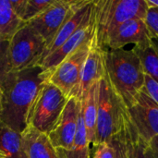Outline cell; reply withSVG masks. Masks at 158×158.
<instances>
[{
    "label": "cell",
    "instance_id": "1",
    "mask_svg": "<svg viewBox=\"0 0 158 158\" xmlns=\"http://www.w3.org/2000/svg\"><path fill=\"white\" fill-rule=\"evenodd\" d=\"M46 74L36 65L19 71L9 72L0 85L2 112L0 120L19 133L27 128L29 109Z\"/></svg>",
    "mask_w": 158,
    "mask_h": 158
},
{
    "label": "cell",
    "instance_id": "2",
    "mask_svg": "<svg viewBox=\"0 0 158 158\" xmlns=\"http://www.w3.org/2000/svg\"><path fill=\"white\" fill-rule=\"evenodd\" d=\"M105 77L125 106L129 108L144 86V70L131 49H105Z\"/></svg>",
    "mask_w": 158,
    "mask_h": 158
},
{
    "label": "cell",
    "instance_id": "3",
    "mask_svg": "<svg viewBox=\"0 0 158 158\" xmlns=\"http://www.w3.org/2000/svg\"><path fill=\"white\" fill-rule=\"evenodd\" d=\"M129 114L127 107L104 77L99 83L95 146L109 143L123 131Z\"/></svg>",
    "mask_w": 158,
    "mask_h": 158
},
{
    "label": "cell",
    "instance_id": "4",
    "mask_svg": "<svg viewBox=\"0 0 158 158\" xmlns=\"http://www.w3.org/2000/svg\"><path fill=\"white\" fill-rule=\"evenodd\" d=\"M148 10L145 0H95L94 37L101 47L104 40L121 24L133 19H144Z\"/></svg>",
    "mask_w": 158,
    "mask_h": 158
},
{
    "label": "cell",
    "instance_id": "5",
    "mask_svg": "<svg viewBox=\"0 0 158 158\" xmlns=\"http://www.w3.org/2000/svg\"><path fill=\"white\" fill-rule=\"evenodd\" d=\"M69 98L56 85L44 81L27 116V127L49 134L57 123Z\"/></svg>",
    "mask_w": 158,
    "mask_h": 158
},
{
    "label": "cell",
    "instance_id": "6",
    "mask_svg": "<svg viewBox=\"0 0 158 158\" xmlns=\"http://www.w3.org/2000/svg\"><path fill=\"white\" fill-rule=\"evenodd\" d=\"M46 44L28 24H24L9 41V72L19 71L39 64Z\"/></svg>",
    "mask_w": 158,
    "mask_h": 158
},
{
    "label": "cell",
    "instance_id": "7",
    "mask_svg": "<svg viewBox=\"0 0 158 158\" xmlns=\"http://www.w3.org/2000/svg\"><path fill=\"white\" fill-rule=\"evenodd\" d=\"M88 1L89 0H55L44 12L26 24L42 37L47 47L66 20Z\"/></svg>",
    "mask_w": 158,
    "mask_h": 158
},
{
    "label": "cell",
    "instance_id": "8",
    "mask_svg": "<svg viewBox=\"0 0 158 158\" xmlns=\"http://www.w3.org/2000/svg\"><path fill=\"white\" fill-rule=\"evenodd\" d=\"M92 41L93 39L65 58L53 70L45 73L46 81L56 85L68 98L73 97L78 88L81 70L92 46Z\"/></svg>",
    "mask_w": 158,
    "mask_h": 158
},
{
    "label": "cell",
    "instance_id": "9",
    "mask_svg": "<svg viewBox=\"0 0 158 158\" xmlns=\"http://www.w3.org/2000/svg\"><path fill=\"white\" fill-rule=\"evenodd\" d=\"M137 134L147 143L158 136V106L142 90L134 103L127 108Z\"/></svg>",
    "mask_w": 158,
    "mask_h": 158
},
{
    "label": "cell",
    "instance_id": "10",
    "mask_svg": "<svg viewBox=\"0 0 158 158\" xmlns=\"http://www.w3.org/2000/svg\"><path fill=\"white\" fill-rule=\"evenodd\" d=\"M81 103L75 97L69 98L67 105L48 138L56 150L69 151L74 143Z\"/></svg>",
    "mask_w": 158,
    "mask_h": 158
},
{
    "label": "cell",
    "instance_id": "11",
    "mask_svg": "<svg viewBox=\"0 0 158 158\" xmlns=\"http://www.w3.org/2000/svg\"><path fill=\"white\" fill-rule=\"evenodd\" d=\"M94 33L95 21L94 15V17L90 20L86 21L82 26H81L76 31V32L70 38H69L59 48L44 57L38 65L42 67L44 73L50 72L56 66H58L65 58H67L77 49H79L81 45L91 41L94 36Z\"/></svg>",
    "mask_w": 158,
    "mask_h": 158
},
{
    "label": "cell",
    "instance_id": "12",
    "mask_svg": "<svg viewBox=\"0 0 158 158\" xmlns=\"http://www.w3.org/2000/svg\"><path fill=\"white\" fill-rule=\"evenodd\" d=\"M152 39L149 30L142 19H131L109 33L104 40L101 47L103 49H120L127 44L134 45Z\"/></svg>",
    "mask_w": 158,
    "mask_h": 158
},
{
    "label": "cell",
    "instance_id": "13",
    "mask_svg": "<svg viewBox=\"0 0 158 158\" xmlns=\"http://www.w3.org/2000/svg\"><path fill=\"white\" fill-rule=\"evenodd\" d=\"M105 75V49L97 44L95 37L94 36L91 49L81 70V81L73 97L81 100L87 91L94 83L99 82Z\"/></svg>",
    "mask_w": 158,
    "mask_h": 158
},
{
    "label": "cell",
    "instance_id": "14",
    "mask_svg": "<svg viewBox=\"0 0 158 158\" xmlns=\"http://www.w3.org/2000/svg\"><path fill=\"white\" fill-rule=\"evenodd\" d=\"M94 9L95 0H89L85 5L77 9L60 27L52 43L45 48L43 58L59 48L69 38H70L76 32V31L81 26H82L86 21L90 20L94 15Z\"/></svg>",
    "mask_w": 158,
    "mask_h": 158
},
{
    "label": "cell",
    "instance_id": "15",
    "mask_svg": "<svg viewBox=\"0 0 158 158\" xmlns=\"http://www.w3.org/2000/svg\"><path fill=\"white\" fill-rule=\"evenodd\" d=\"M21 135L27 158H61L47 134L27 127Z\"/></svg>",
    "mask_w": 158,
    "mask_h": 158
},
{
    "label": "cell",
    "instance_id": "16",
    "mask_svg": "<svg viewBox=\"0 0 158 158\" xmlns=\"http://www.w3.org/2000/svg\"><path fill=\"white\" fill-rule=\"evenodd\" d=\"M99 82L94 83L80 100L81 102V113L87 133L88 142L93 146L95 145L96 139V121L97 105L99 94Z\"/></svg>",
    "mask_w": 158,
    "mask_h": 158
},
{
    "label": "cell",
    "instance_id": "17",
    "mask_svg": "<svg viewBox=\"0 0 158 158\" xmlns=\"http://www.w3.org/2000/svg\"><path fill=\"white\" fill-rule=\"evenodd\" d=\"M0 154L2 158H27L22 135L0 120Z\"/></svg>",
    "mask_w": 158,
    "mask_h": 158
},
{
    "label": "cell",
    "instance_id": "18",
    "mask_svg": "<svg viewBox=\"0 0 158 158\" xmlns=\"http://www.w3.org/2000/svg\"><path fill=\"white\" fill-rule=\"evenodd\" d=\"M132 50L139 56L144 73L158 82V40L151 39L136 44Z\"/></svg>",
    "mask_w": 158,
    "mask_h": 158
},
{
    "label": "cell",
    "instance_id": "19",
    "mask_svg": "<svg viewBox=\"0 0 158 158\" xmlns=\"http://www.w3.org/2000/svg\"><path fill=\"white\" fill-rule=\"evenodd\" d=\"M127 158H156L149 144L139 137L130 118L124 129Z\"/></svg>",
    "mask_w": 158,
    "mask_h": 158
},
{
    "label": "cell",
    "instance_id": "20",
    "mask_svg": "<svg viewBox=\"0 0 158 158\" xmlns=\"http://www.w3.org/2000/svg\"><path fill=\"white\" fill-rule=\"evenodd\" d=\"M24 24L15 13L10 0H0V37L10 41Z\"/></svg>",
    "mask_w": 158,
    "mask_h": 158
},
{
    "label": "cell",
    "instance_id": "21",
    "mask_svg": "<svg viewBox=\"0 0 158 158\" xmlns=\"http://www.w3.org/2000/svg\"><path fill=\"white\" fill-rule=\"evenodd\" d=\"M61 158H90V143L87 139V133L83 122L81 106L78 118V128L72 147L69 151L57 150Z\"/></svg>",
    "mask_w": 158,
    "mask_h": 158
},
{
    "label": "cell",
    "instance_id": "22",
    "mask_svg": "<svg viewBox=\"0 0 158 158\" xmlns=\"http://www.w3.org/2000/svg\"><path fill=\"white\" fill-rule=\"evenodd\" d=\"M54 2L55 0H27L22 21L27 23L35 19L43 12H44Z\"/></svg>",
    "mask_w": 158,
    "mask_h": 158
},
{
    "label": "cell",
    "instance_id": "23",
    "mask_svg": "<svg viewBox=\"0 0 158 158\" xmlns=\"http://www.w3.org/2000/svg\"><path fill=\"white\" fill-rule=\"evenodd\" d=\"M9 41L0 37V85L9 73Z\"/></svg>",
    "mask_w": 158,
    "mask_h": 158
},
{
    "label": "cell",
    "instance_id": "24",
    "mask_svg": "<svg viewBox=\"0 0 158 158\" xmlns=\"http://www.w3.org/2000/svg\"><path fill=\"white\" fill-rule=\"evenodd\" d=\"M144 22L149 30L152 39L158 40V8L148 7Z\"/></svg>",
    "mask_w": 158,
    "mask_h": 158
},
{
    "label": "cell",
    "instance_id": "25",
    "mask_svg": "<svg viewBox=\"0 0 158 158\" xmlns=\"http://www.w3.org/2000/svg\"><path fill=\"white\" fill-rule=\"evenodd\" d=\"M109 143L113 146L115 158H127L126 143H125V139H124V130L118 135L114 137Z\"/></svg>",
    "mask_w": 158,
    "mask_h": 158
},
{
    "label": "cell",
    "instance_id": "26",
    "mask_svg": "<svg viewBox=\"0 0 158 158\" xmlns=\"http://www.w3.org/2000/svg\"><path fill=\"white\" fill-rule=\"evenodd\" d=\"M143 90L158 106V82L147 74L144 75V86Z\"/></svg>",
    "mask_w": 158,
    "mask_h": 158
},
{
    "label": "cell",
    "instance_id": "27",
    "mask_svg": "<svg viewBox=\"0 0 158 158\" xmlns=\"http://www.w3.org/2000/svg\"><path fill=\"white\" fill-rule=\"evenodd\" d=\"M93 158H115L112 144L110 143H104L95 146Z\"/></svg>",
    "mask_w": 158,
    "mask_h": 158
},
{
    "label": "cell",
    "instance_id": "28",
    "mask_svg": "<svg viewBox=\"0 0 158 158\" xmlns=\"http://www.w3.org/2000/svg\"><path fill=\"white\" fill-rule=\"evenodd\" d=\"M10 4L15 13L22 20V17L24 15L26 5H27V0H10Z\"/></svg>",
    "mask_w": 158,
    "mask_h": 158
},
{
    "label": "cell",
    "instance_id": "29",
    "mask_svg": "<svg viewBox=\"0 0 158 158\" xmlns=\"http://www.w3.org/2000/svg\"><path fill=\"white\" fill-rule=\"evenodd\" d=\"M148 7H155L158 8V0H145Z\"/></svg>",
    "mask_w": 158,
    "mask_h": 158
},
{
    "label": "cell",
    "instance_id": "30",
    "mask_svg": "<svg viewBox=\"0 0 158 158\" xmlns=\"http://www.w3.org/2000/svg\"><path fill=\"white\" fill-rule=\"evenodd\" d=\"M2 112V91L0 89V115Z\"/></svg>",
    "mask_w": 158,
    "mask_h": 158
},
{
    "label": "cell",
    "instance_id": "31",
    "mask_svg": "<svg viewBox=\"0 0 158 158\" xmlns=\"http://www.w3.org/2000/svg\"><path fill=\"white\" fill-rule=\"evenodd\" d=\"M0 157H2V156H1V154H0Z\"/></svg>",
    "mask_w": 158,
    "mask_h": 158
},
{
    "label": "cell",
    "instance_id": "32",
    "mask_svg": "<svg viewBox=\"0 0 158 158\" xmlns=\"http://www.w3.org/2000/svg\"><path fill=\"white\" fill-rule=\"evenodd\" d=\"M0 158H2V157H0Z\"/></svg>",
    "mask_w": 158,
    "mask_h": 158
}]
</instances>
